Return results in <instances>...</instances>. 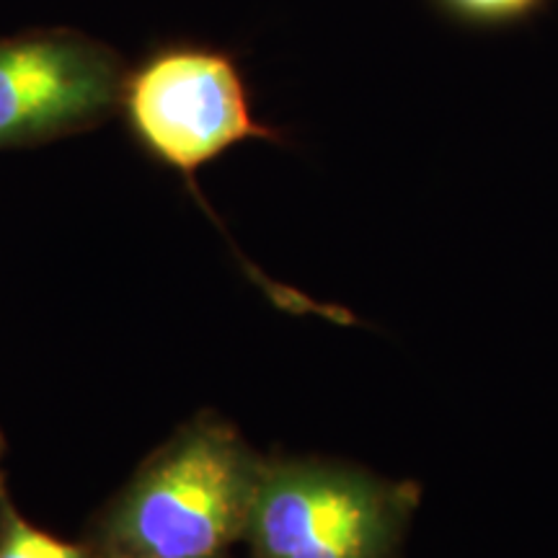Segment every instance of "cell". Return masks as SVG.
Wrapping results in <instances>:
<instances>
[{"instance_id":"2","label":"cell","mask_w":558,"mask_h":558,"mask_svg":"<svg viewBox=\"0 0 558 558\" xmlns=\"http://www.w3.org/2000/svg\"><path fill=\"white\" fill-rule=\"evenodd\" d=\"M120 109L140 145L186 179L246 140L284 143L254 117L239 58L205 41H169L124 70Z\"/></svg>"},{"instance_id":"3","label":"cell","mask_w":558,"mask_h":558,"mask_svg":"<svg viewBox=\"0 0 558 558\" xmlns=\"http://www.w3.org/2000/svg\"><path fill=\"white\" fill-rule=\"evenodd\" d=\"M411 494L320 463L264 465L246 538L254 558H388Z\"/></svg>"},{"instance_id":"1","label":"cell","mask_w":558,"mask_h":558,"mask_svg":"<svg viewBox=\"0 0 558 558\" xmlns=\"http://www.w3.org/2000/svg\"><path fill=\"white\" fill-rule=\"evenodd\" d=\"M262 471L228 424H192L111 509L104 527L109 556L220 558L246 535Z\"/></svg>"},{"instance_id":"4","label":"cell","mask_w":558,"mask_h":558,"mask_svg":"<svg viewBox=\"0 0 558 558\" xmlns=\"http://www.w3.org/2000/svg\"><path fill=\"white\" fill-rule=\"evenodd\" d=\"M122 81L120 54L86 34L0 39V150L94 128L120 107Z\"/></svg>"},{"instance_id":"6","label":"cell","mask_w":558,"mask_h":558,"mask_svg":"<svg viewBox=\"0 0 558 558\" xmlns=\"http://www.w3.org/2000/svg\"><path fill=\"white\" fill-rule=\"evenodd\" d=\"M0 558H96L88 548L60 541L34 527L11 505L0 476Z\"/></svg>"},{"instance_id":"8","label":"cell","mask_w":558,"mask_h":558,"mask_svg":"<svg viewBox=\"0 0 558 558\" xmlns=\"http://www.w3.org/2000/svg\"><path fill=\"white\" fill-rule=\"evenodd\" d=\"M107 558H128V556H107Z\"/></svg>"},{"instance_id":"7","label":"cell","mask_w":558,"mask_h":558,"mask_svg":"<svg viewBox=\"0 0 558 558\" xmlns=\"http://www.w3.org/2000/svg\"><path fill=\"white\" fill-rule=\"evenodd\" d=\"M0 452H3V437H0Z\"/></svg>"},{"instance_id":"5","label":"cell","mask_w":558,"mask_h":558,"mask_svg":"<svg viewBox=\"0 0 558 558\" xmlns=\"http://www.w3.org/2000/svg\"><path fill=\"white\" fill-rule=\"evenodd\" d=\"M429 9L456 29L494 34L533 24L554 0H427Z\"/></svg>"}]
</instances>
